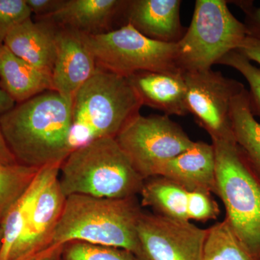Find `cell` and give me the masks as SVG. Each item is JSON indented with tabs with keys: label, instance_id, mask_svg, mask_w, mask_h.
Here are the masks:
<instances>
[{
	"label": "cell",
	"instance_id": "cell-1",
	"mask_svg": "<svg viewBox=\"0 0 260 260\" xmlns=\"http://www.w3.org/2000/svg\"><path fill=\"white\" fill-rule=\"evenodd\" d=\"M73 102L48 90L0 115V129L17 162L40 169L62 164L70 144Z\"/></svg>",
	"mask_w": 260,
	"mask_h": 260
},
{
	"label": "cell",
	"instance_id": "cell-25",
	"mask_svg": "<svg viewBox=\"0 0 260 260\" xmlns=\"http://www.w3.org/2000/svg\"><path fill=\"white\" fill-rule=\"evenodd\" d=\"M218 64L231 67L244 77L250 88L248 93L251 112L260 117V69L237 49L225 54Z\"/></svg>",
	"mask_w": 260,
	"mask_h": 260
},
{
	"label": "cell",
	"instance_id": "cell-27",
	"mask_svg": "<svg viewBox=\"0 0 260 260\" xmlns=\"http://www.w3.org/2000/svg\"><path fill=\"white\" fill-rule=\"evenodd\" d=\"M220 213L219 205L212 198L211 193L200 191L188 192L187 215L189 220L206 222L215 220Z\"/></svg>",
	"mask_w": 260,
	"mask_h": 260
},
{
	"label": "cell",
	"instance_id": "cell-18",
	"mask_svg": "<svg viewBox=\"0 0 260 260\" xmlns=\"http://www.w3.org/2000/svg\"><path fill=\"white\" fill-rule=\"evenodd\" d=\"M0 88L15 103L52 90L51 75L15 55L0 44Z\"/></svg>",
	"mask_w": 260,
	"mask_h": 260
},
{
	"label": "cell",
	"instance_id": "cell-19",
	"mask_svg": "<svg viewBox=\"0 0 260 260\" xmlns=\"http://www.w3.org/2000/svg\"><path fill=\"white\" fill-rule=\"evenodd\" d=\"M61 164H51L39 169L31 184L5 215L0 223L3 235L0 260H10L23 236L27 217L34 200L49 179L59 172Z\"/></svg>",
	"mask_w": 260,
	"mask_h": 260
},
{
	"label": "cell",
	"instance_id": "cell-16",
	"mask_svg": "<svg viewBox=\"0 0 260 260\" xmlns=\"http://www.w3.org/2000/svg\"><path fill=\"white\" fill-rule=\"evenodd\" d=\"M126 0H65L55 13L44 19L59 28L86 36L111 31L113 22L122 17Z\"/></svg>",
	"mask_w": 260,
	"mask_h": 260
},
{
	"label": "cell",
	"instance_id": "cell-28",
	"mask_svg": "<svg viewBox=\"0 0 260 260\" xmlns=\"http://www.w3.org/2000/svg\"><path fill=\"white\" fill-rule=\"evenodd\" d=\"M236 3L245 14L244 24L247 37L260 41V7L256 8L250 1H238Z\"/></svg>",
	"mask_w": 260,
	"mask_h": 260
},
{
	"label": "cell",
	"instance_id": "cell-4",
	"mask_svg": "<svg viewBox=\"0 0 260 260\" xmlns=\"http://www.w3.org/2000/svg\"><path fill=\"white\" fill-rule=\"evenodd\" d=\"M59 181L66 197L110 199L136 197L145 181L113 138L95 140L73 150L61 164Z\"/></svg>",
	"mask_w": 260,
	"mask_h": 260
},
{
	"label": "cell",
	"instance_id": "cell-9",
	"mask_svg": "<svg viewBox=\"0 0 260 260\" xmlns=\"http://www.w3.org/2000/svg\"><path fill=\"white\" fill-rule=\"evenodd\" d=\"M188 110L213 140H234L231 108L245 87L211 69L183 72Z\"/></svg>",
	"mask_w": 260,
	"mask_h": 260
},
{
	"label": "cell",
	"instance_id": "cell-15",
	"mask_svg": "<svg viewBox=\"0 0 260 260\" xmlns=\"http://www.w3.org/2000/svg\"><path fill=\"white\" fill-rule=\"evenodd\" d=\"M142 104L167 116H186L184 74L178 71H140L127 77Z\"/></svg>",
	"mask_w": 260,
	"mask_h": 260
},
{
	"label": "cell",
	"instance_id": "cell-32",
	"mask_svg": "<svg viewBox=\"0 0 260 260\" xmlns=\"http://www.w3.org/2000/svg\"><path fill=\"white\" fill-rule=\"evenodd\" d=\"M15 104L14 101L0 88V115L13 109Z\"/></svg>",
	"mask_w": 260,
	"mask_h": 260
},
{
	"label": "cell",
	"instance_id": "cell-7",
	"mask_svg": "<svg viewBox=\"0 0 260 260\" xmlns=\"http://www.w3.org/2000/svg\"><path fill=\"white\" fill-rule=\"evenodd\" d=\"M99 68L128 77L140 71H178L177 44L152 40L130 24L87 36Z\"/></svg>",
	"mask_w": 260,
	"mask_h": 260
},
{
	"label": "cell",
	"instance_id": "cell-21",
	"mask_svg": "<svg viewBox=\"0 0 260 260\" xmlns=\"http://www.w3.org/2000/svg\"><path fill=\"white\" fill-rule=\"evenodd\" d=\"M231 121L236 143L260 179V123L251 112L246 88L233 100Z\"/></svg>",
	"mask_w": 260,
	"mask_h": 260
},
{
	"label": "cell",
	"instance_id": "cell-22",
	"mask_svg": "<svg viewBox=\"0 0 260 260\" xmlns=\"http://www.w3.org/2000/svg\"><path fill=\"white\" fill-rule=\"evenodd\" d=\"M201 260L255 259L224 219L207 229Z\"/></svg>",
	"mask_w": 260,
	"mask_h": 260
},
{
	"label": "cell",
	"instance_id": "cell-29",
	"mask_svg": "<svg viewBox=\"0 0 260 260\" xmlns=\"http://www.w3.org/2000/svg\"><path fill=\"white\" fill-rule=\"evenodd\" d=\"M31 13L37 18H45L55 13L64 4L65 0H25Z\"/></svg>",
	"mask_w": 260,
	"mask_h": 260
},
{
	"label": "cell",
	"instance_id": "cell-20",
	"mask_svg": "<svg viewBox=\"0 0 260 260\" xmlns=\"http://www.w3.org/2000/svg\"><path fill=\"white\" fill-rule=\"evenodd\" d=\"M141 205L149 207L156 215L179 221H189L187 215L188 191L167 178L156 176L145 179Z\"/></svg>",
	"mask_w": 260,
	"mask_h": 260
},
{
	"label": "cell",
	"instance_id": "cell-26",
	"mask_svg": "<svg viewBox=\"0 0 260 260\" xmlns=\"http://www.w3.org/2000/svg\"><path fill=\"white\" fill-rule=\"evenodd\" d=\"M25 0H0V44L15 26L31 17Z\"/></svg>",
	"mask_w": 260,
	"mask_h": 260
},
{
	"label": "cell",
	"instance_id": "cell-8",
	"mask_svg": "<svg viewBox=\"0 0 260 260\" xmlns=\"http://www.w3.org/2000/svg\"><path fill=\"white\" fill-rule=\"evenodd\" d=\"M115 139L140 177H156L159 168L190 148L191 140L169 116H135Z\"/></svg>",
	"mask_w": 260,
	"mask_h": 260
},
{
	"label": "cell",
	"instance_id": "cell-2",
	"mask_svg": "<svg viewBox=\"0 0 260 260\" xmlns=\"http://www.w3.org/2000/svg\"><path fill=\"white\" fill-rule=\"evenodd\" d=\"M142 213L136 197L110 199L70 195L67 197L51 247L79 241L121 248L138 256L137 228Z\"/></svg>",
	"mask_w": 260,
	"mask_h": 260
},
{
	"label": "cell",
	"instance_id": "cell-3",
	"mask_svg": "<svg viewBox=\"0 0 260 260\" xmlns=\"http://www.w3.org/2000/svg\"><path fill=\"white\" fill-rule=\"evenodd\" d=\"M142 106L127 77L98 67L73 98L72 151L95 140L115 138Z\"/></svg>",
	"mask_w": 260,
	"mask_h": 260
},
{
	"label": "cell",
	"instance_id": "cell-12",
	"mask_svg": "<svg viewBox=\"0 0 260 260\" xmlns=\"http://www.w3.org/2000/svg\"><path fill=\"white\" fill-rule=\"evenodd\" d=\"M56 40L52 90L73 102L78 90L96 72V61L85 34L56 26Z\"/></svg>",
	"mask_w": 260,
	"mask_h": 260
},
{
	"label": "cell",
	"instance_id": "cell-30",
	"mask_svg": "<svg viewBox=\"0 0 260 260\" xmlns=\"http://www.w3.org/2000/svg\"><path fill=\"white\" fill-rule=\"evenodd\" d=\"M237 50L249 60L256 61L260 65V41L246 37Z\"/></svg>",
	"mask_w": 260,
	"mask_h": 260
},
{
	"label": "cell",
	"instance_id": "cell-11",
	"mask_svg": "<svg viewBox=\"0 0 260 260\" xmlns=\"http://www.w3.org/2000/svg\"><path fill=\"white\" fill-rule=\"evenodd\" d=\"M59 172L44 186L32 203L21 239L10 260L39 255L51 247L53 235L60 220L67 197L59 181Z\"/></svg>",
	"mask_w": 260,
	"mask_h": 260
},
{
	"label": "cell",
	"instance_id": "cell-24",
	"mask_svg": "<svg viewBox=\"0 0 260 260\" xmlns=\"http://www.w3.org/2000/svg\"><path fill=\"white\" fill-rule=\"evenodd\" d=\"M60 260H140L131 251L73 241L61 246Z\"/></svg>",
	"mask_w": 260,
	"mask_h": 260
},
{
	"label": "cell",
	"instance_id": "cell-6",
	"mask_svg": "<svg viewBox=\"0 0 260 260\" xmlns=\"http://www.w3.org/2000/svg\"><path fill=\"white\" fill-rule=\"evenodd\" d=\"M247 37L244 24L224 0H197L189 28L177 44L176 62L182 72L211 69Z\"/></svg>",
	"mask_w": 260,
	"mask_h": 260
},
{
	"label": "cell",
	"instance_id": "cell-23",
	"mask_svg": "<svg viewBox=\"0 0 260 260\" xmlns=\"http://www.w3.org/2000/svg\"><path fill=\"white\" fill-rule=\"evenodd\" d=\"M39 171L20 164L0 166V223L12 205L31 184Z\"/></svg>",
	"mask_w": 260,
	"mask_h": 260
},
{
	"label": "cell",
	"instance_id": "cell-35",
	"mask_svg": "<svg viewBox=\"0 0 260 260\" xmlns=\"http://www.w3.org/2000/svg\"><path fill=\"white\" fill-rule=\"evenodd\" d=\"M42 254H43V253H42ZM41 254H39V255H37V256H30V257L25 258V259H20V260H37L38 258H39V256H40Z\"/></svg>",
	"mask_w": 260,
	"mask_h": 260
},
{
	"label": "cell",
	"instance_id": "cell-33",
	"mask_svg": "<svg viewBox=\"0 0 260 260\" xmlns=\"http://www.w3.org/2000/svg\"><path fill=\"white\" fill-rule=\"evenodd\" d=\"M61 246H53L43 253L37 260H60Z\"/></svg>",
	"mask_w": 260,
	"mask_h": 260
},
{
	"label": "cell",
	"instance_id": "cell-17",
	"mask_svg": "<svg viewBox=\"0 0 260 260\" xmlns=\"http://www.w3.org/2000/svg\"><path fill=\"white\" fill-rule=\"evenodd\" d=\"M56 26L31 18L19 24L5 38L4 45L20 59L51 75L56 54Z\"/></svg>",
	"mask_w": 260,
	"mask_h": 260
},
{
	"label": "cell",
	"instance_id": "cell-13",
	"mask_svg": "<svg viewBox=\"0 0 260 260\" xmlns=\"http://www.w3.org/2000/svg\"><path fill=\"white\" fill-rule=\"evenodd\" d=\"M180 0H127L122 18L140 34L156 42L177 44L186 28L181 23Z\"/></svg>",
	"mask_w": 260,
	"mask_h": 260
},
{
	"label": "cell",
	"instance_id": "cell-5",
	"mask_svg": "<svg viewBox=\"0 0 260 260\" xmlns=\"http://www.w3.org/2000/svg\"><path fill=\"white\" fill-rule=\"evenodd\" d=\"M217 192L231 229L246 250L260 260V179L235 140H212Z\"/></svg>",
	"mask_w": 260,
	"mask_h": 260
},
{
	"label": "cell",
	"instance_id": "cell-10",
	"mask_svg": "<svg viewBox=\"0 0 260 260\" xmlns=\"http://www.w3.org/2000/svg\"><path fill=\"white\" fill-rule=\"evenodd\" d=\"M137 231L140 260H201L207 229L143 211Z\"/></svg>",
	"mask_w": 260,
	"mask_h": 260
},
{
	"label": "cell",
	"instance_id": "cell-34",
	"mask_svg": "<svg viewBox=\"0 0 260 260\" xmlns=\"http://www.w3.org/2000/svg\"><path fill=\"white\" fill-rule=\"evenodd\" d=\"M3 230H2V228L0 226V253H1L2 246H3Z\"/></svg>",
	"mask_w": 260,
	"mask_h": 260
},
{
	"label": "cell",
	"instance_id": "cell-14",
	"mask_svg": "<svg viewBox=\"0 0 260 260\" xmlns=\"http://www.w3.org/2000/svg\"><path fill=\"white\" fill-rule=\"evenodd\" d=\"M157 176L177 183L188 192L200 191L216 194L213 145L203 141L194 142L190 148L162 164Z\"/></svg>",
	"mask_w": 260,
	"mask_h": 260
},
{
	"label": "cell",
	"instance_id": "cell-31",
	"mask_svg": "<svg viewBox=\"0 0 260 260\" xmlns=\"http://www.w3.org/2000/svg\"><path fill=\"white\" fill-rule=\"evenodd\" d=\"M15 164L18 162L10 150L0 129V166L13 165Z\"/></svg>",
	"mask_w": 260,
	"mask_h": 260
}]
</instances>
